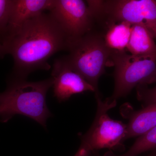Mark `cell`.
<instances>
[{
	"mask_svg": "<svg viewBox=\"0 0 156 156\" xmlns=\"http://www.w3.org/2000/svg\"><path fill=\"white\" fill-rule=\"evenodd\" d=\"M49 11L69 41L83 36L92 30L94 19L85 1L55 0Z\"/></svg>",
	"mask_w": 156,
	"mask_h": 156,
	"instance_id": "52a82bcc",
	"label": "cell"
},
{
	"mask_svg": "<svg viewBox=\"0 0 156 156\" xmlns=\"http://www.w3.org/2000/svg\"><path fill=\"white\" fill-rule=\"evenodd\" d=\"M55 0H13L9 31L5 42L19 30L23 23L29 20L49 11Z\"/></svg>",
	"mask_w": 156,
	"mask_h": 156,
	"instance_id": "9c48e42d",
	"label": "cell"
},
{
	"mask_svg": "<svg viewBox=\"0 0 156 156\" xmlns=\"http://www.w3.org/2000/svg\"><path fill=\"white\" fill-rule=\"evenodd\" d=\"M92 153L91 151L87 146L82 144L79 150L74 156H90Z\"/></svg>",
	"mask_w": 156,
	"mask_h": 156,
	"instance_id": "2e32d148",
	"label": "cell"
},
{
	"mask_svg": "<svg viewBox=\"0 0 156 156\" xmlns=\"http://www.w3.org/2000/svg\"><path fill=\"white\" fill-rule=\"evenodd\" d=\"M69 40L50 13L29 20L3 44L4 56L14 60L11 79L26 80L33 72L50 69L49 58L60 51L68 50Z\"/></svg>",
	"mask_w": 156,
	"mask_h": 156,
	"instance_id": "6da1fadb",
	"label": "cell"
},
{
	"mask_svg": "<svg viewBox=\"0 0 156 156\" xmlns=\"http://www.w3.org/2000/svg\"><path fill=\"white\" fill-rule=\"evenodd\" d=\"M152 34L154 37L156 38V23L147 28Z\"/></svg>",
	"mask_w": 156,
	"mask_h": 156,
	"instance_id": "e0dca14e",
	"label": "cell"
},
{
	"mask_svg": "<svg viewBox=\"0 0 156 156\" xmlns=\"http://www.w3.org/2000/svg\"><path fill=\"white\" fill-rule=\"evenodd\" d=\"M97 111L94 122L88 132L82 137V144L92 153L102 149L121 148L126 140L127 125L110 118L108 112L116 105V100L110 98L103 101L99 95H95Z\"/></svg>",
	"mask_w": 156,
	"mask_h": 156,
	"instance_id": "5b68a950",
	"label": "cell"
},
{
	"mask_svg": "<svg viewBox=\"0 0 156 156\" xmlns=\"http://www.w3.org/2000/svg\"><path fill=\"white\" fill-rule=\"evenodd\" d=\"M156 126V103L133 113L127 125L126 140L143 135Z\"/></svg>",
	"mask_w": 156,
	"mask_h": 156,
	"instance_id": "8fae6325",
	"label": "cell"
},
{
	"mask_svg": "<svg viewBox=\"0 0 156 156\" xmlns=\"http://www.w3.org/2000/svg\"><path fill=\"white\" fill-rule=\"evenodd\" d=\"M156 150V126L146 133L140 136L128 151L122 155L137 156L149 151Z\"/></svg>",
	"mask_w": 156,
	"mask_h": 156,
	"instance_id": "4fadbf2b",
	"label": "cell"
},
{
	"mask_svg": "<svg viewBox=\"0 0 156 156\" xmlns=\"http://www.w3.org/2000/svg\"><path fill=\"white\" fill-rule=\"evenodd\" d=\"M51 75L54 95L59 101H65L73 95L86 91L95 93V88L70 67L64 57L54 61Z\"/></svg>",
	"mask_w": 156,
	"mask_h": 156,
	"instance_id": "ba28073f",
	"label": "cell"
},
{
	"mask_svg": "<svg viewBox=\"0 0 156 156\" xmlns=\"http://www.w3.org/2000/svg\"><path fill=\"white\" fill-rule=\"evenodd\" d=\"M150 31L143 24L131 27V36L127 48L135 56H156V44Z\"/></svg>",
	"mask_w": 156,
	"mask_h": 156,
	"instance_id": "30bf717a",
	"label": "cell"
},
{
	"mask_svg": "<svg viewBox=\"0 0 156 156\" xmlns=\"http://www.w3.org/2000/svg\"><path fill=\"white\" fill-rule=\"evenodd\" d=\"M68 55L65 56L70 67L95 88L99 95L98 82L110 65L112 50L105 44L104 37L91 30L79 38L70 41Z\"/></svg>",
	"mask_w": 156,
	"mask_h": 156,
	"instance_id": "3957f363",
	"label": "cell"
},
{
	"mask_svg": "<svg viewBox=\"0 0 156 156\" xmlns=\"http://www.w3.org/2000/svg\"><path fill=\"white\" fill-rule=\"evenodd\" d=\"M53 83L52 77L36 82L10 79L8 88L0 93L1 121L7 122L15 115H21L46 127L47 120L52 116L46 97Z\"/></svg>",
	"mask_w": 156,
	"mask_h": 156,
	"instance_id": "7a4b0ae2",
	"label": "cell"
},
{
	"mask_svg": "<svg viewBox=\"0 0 156 156\" xmlns=\"http://www.w3.org/2000/svg\"><path fill=\"white\" fill-rule=\"evenodd\" d=\"M137 97L146 105L156 103V87L149 89L146 86L137 87Z\"/></svg>",
	"mask_w": 156,
	"mask_h": 156,
	"instance_id": "9a60e30c",
	"label": "cell"
},
{
	"mask_svg": "<svg viewBox=\"0 0 156 156\" xmlns=\"http://www.w3.org/2000/svg\"><path fill=\"white\" fill-rule=\"evenodd\" d=\"M108 28L104 37L105 44L113 51H125L131 36L132 25L120 22L107 24Z\"/></svg>",
	"mask_w": 156,
	"mask_h": 156,
	"instance_id": "7c38bea8",
	"label": "cell"
},
{
	"mask_svg": "<svg viewBox=\"0 0 156 156\" xmlns=\"http://www.w3.org/2000/svg\"><path fill=\"white\" fill-rule=\"evenodd\" d=\"M103 156H114V155L110 152L107 153ZM147 156H156V150L153 151L152 152Z\"/></svg>",
	"mask_w": 156,
	"mask_h": 156,
	"instance_id": "ac0fdd59",
	"label": "cell"
},
{
	"mask_svg": "<svg viewBox=\"0 0 156 156\" xmlns=\"http://www.w3.org/2000/svg\"><path fill=\"white\" fill-rule=\"evenodd\" d=\"M4 57L3 53V46L2 44H0V58H2Z\"/></svg>",
	"mask_w": 156,
	"mask_h": 156,
	"instance_id": "d6986e66",
	"label": "cell"
},
{
	"mask_svg": "<svg viewBox=\"0 0 156 156\" xmlns=\"http://www.w3.org/2000/svg\"><path fill=\"white\" fill-rule=\"evenodd\" d=\"M13 0H0V44L7 38Z\"/></svg>",
	"mask_w": 156,
	"mask_h": 156,
	"instance_id": "5bb4252c",
	"label": "cell"
},
{
	"mask_svg": "<svg viewBox=\"0 0 156 156\" xmlns=\"http://www.w3.org/2000/svg\"><path fill=\"white\" fill-rule=\"evenodd\" d=\"M107 24L126 22L149 27L156 23V0L103 1L99 19Z\"/></svg>",
	"mask_w": 156,
	"mask_h": 156,
	"instance_id": "8992f818",
	"label": "cell"
},
{
	"mask_svg": "<svg viewBox=\"0 0 156 156\" xmlns=\"http://www.w3.org/2000/svg\"><path fill=\"white\" fill-rule=\"evenodd\" d=\"M110 65L115 67L114 90L111 99L126 96L135 87L156 82V56H135L125 51L112 50Z\"/></svg>",
	"mask_w": 156,
	"mask_h": 156,
	"instance_id": "277c9868",
	"label": "cell"
}]
</instances>
